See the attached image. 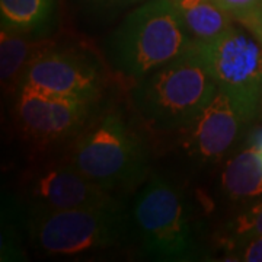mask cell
Segmentation results:
<instances>
[{"label": "cell", "mask_w": 262, "mask_h": 262, "mask_svg": "<svg viewBox=\"0 0 262 262\" xmlns=\"http://www.w3.org/2000/svg\"><path fill=\"white\" fill-rule=\"evenodd\" d=\"M214 2L232 18L236 19L237 16L244 15L245 12L255 8L261 0H214Z\"/></svg>", "instance_id": "cell-18"}, {"label": "cell", "mask_w": 262, "mask_h": 262, "mask_svg": "<svg viewBox=\"0 0 262 262\" xmlns=\"http://www.w3.org/2000/svg\"><path fill=\"white\" fill-rule=\"evenodd\" d=\"M237 20L242 27L252 32L255 38L262 44V0L251 10L245 12L244 15L234 19Z\"/></svg>", "instance_id": "cell-17"}, {"label": "cell", "mask_w": 262, "mask_h": 262, "mask_svg": "<svg viewBox=\"0 0 262 262\" xmlns=\"http://www.w3.org/2000/svg\"><path fill=\"white\" fill-rule=\"evenodd\" d=\"M217 91L191 44L184 54L136 82L131 99L136 113L150 128L185 130Z\"/></svg>", "instance_id": "cell-3"}, {"label": "cell", "mask_w": 262, "mask_h": 262, "mask_svg": "<svg viewBox=\"0 0 262 262\" xmlns=\"http://www.w3.org/2000/svg\"><path fill=\"white\" fill-rule=\"evenodd\" d=\"M133 222L144 252L166 261L192 258L195 241L191 214L181 191L165 177H151L139 191Z\"/></svg>", "instance_id": "cell-6"}, {"label": "cell", "mask_w": 262, "mask_h": 262, "mask_svg": "<svg viewBox=\"0 0 262 262\" xmlns=\"http://www.w3.org/2000/svg\"><path fill=\"white\" fill-rule=\"evenodd\" d=\"M192 48L220 91L230 96L245 122L262 106V44L252 32L232 25L219 37L194 41Z\"/></svg>", "instance_id": "cell-5"}, {"label": "cell", "mask_w": 262, "mask_h": 262, "mask_svg": "<svg viewBox=\"0 0 262 262\" xmlns=\"http://www.w3.org/2000/svg\"><path fill=\"white\" fill-rule=\"evenodd\" d=\"M53 46L51 41H34L31 35L9 28L0 32V77L8 91H18L24 73L34 57Z\"/></svg>", "instance_id": "cell-11"}, {"label": "cell", "mask_w": 262, "mask_h": 262, "mask_svg": "<svg viewBox=\"0 0 262 262\" xmlns=\"http://www.w3.org/2000/svg\"><path fill=\"white\" fill-rule=\"evenodd\" d=\"M24 192L31 214L115 203L111 191L86 178L64 158L29 170Z\"/></svg>", "instance_id": "cell-9"}, {"label": "cell", "mask_w": 262, "mask_h": 262, "mask_svg": "<svg viewBox=\"0 0 262 262\" xmlns=\"http://www.w3.org/2000/svg\"><path fill=\"white\" fill-rule=\"evenodd\" d=\"M192 42L172 0H147L110 35L105 51L114 72L136 83L184 54Z\"/></svg>", "instance_id": "cell-2"}, {"label": "cell", "mask_w": 262, "mask_h": 262, "mask_svg": "<svg viewBox=\"0 0 262 262\" xmlns=\"http://www.w3.org/2000/svg\"><path fill=\"white\" fill-rule=\"evenodd\" d=\"M16 92V121L20 133L41 150L73 140L91 118L95 105L28 84H20Z\"/></svg>", "instance_id": "cell-8"}, {"label": "cell", "mask_w": 262, "mask_h": 262, "mask_svg": "<svg viewBox=\"0 0 262 262\" xmlns=\"http://www.w3.org/2000/svg\"><path fill=\"white\" fill-rule=\"evenodd\" d=\"M128 219L113 204L31 214V234L38 249L54 256H79L113 248L127 233Z\"/></svg>", "instance_id": "cell-4"}, {"label": "cell", "mask_w": 262, "mask_h": 262, "mask_svg": "<svg viewBox=\"0 0 262 262\" xmlns=\"http://www.w3.org/2000/svg\"><path fill=\"white\" fill-rule=\"evenodd\" d=\"M222 189L230 200H249L262 195V153L256 144L242 150L226 163Z\"/></svg>", "instance_id": "cell-12"}, {"label": "cell", "mask_w": 262, "mask_h": 262, "mask_svg": "<svg viewBox=\"0 0 262 262\" xmlns=\"http://www.w3.org/2000/svg\"><path fill=\"white\" fill-rule=\"evenodd\" d=\"M64 159L88 179L113 191L140 182L149 166V151L121 110L110 106L91 115Z\"/></svg>", "instance_id": "cell-1"}, {"label": "cell", "mask_w": 262, "mask_h": 262, "mask_svg": "<svg viewBox=\"0 0 262 262\" xmlns=\"http://www.w3.org/2000/svg\"><path fill=\"white\" fill-rule=\"evenodd\" d=\"M84 3L92 5L95 8H105V9H113V8H124L133 3H137L140 0H83Z\"/></svg>", "instance_id": "cell-19"}, {"label": "cell", "mask_w": 262, "mask_h": 262, "mask_svg": "<svg viewBox=\"0 0 262 262\" xmlns=\"http://www.w3.org/2000/svg\"><path fill=\"white\" fill-rule=\"evenodd\" d=\"M20 84L96 103L106 80L99 60L84 48L50 46L29 61Z\"/></svg>", "instance_id": "cell-7"}, {"label": "cell", "mask_w": 262, "mask_h": 262, "mask_svg": "<svg viewBox=\"0 0 262 262\" xmlns=\"http://www.w3.org/2000/svg\"><path fill=\"white\" fill-rule=\"evenodd\" d=\"M234 256L239 261L262 262V236H253L234 242Z\"/></svg>", "instance_id": "cell-16"}, {"label": "cell", "mask_w": 262, "mask_h": 262, "mask_svg": "<svg viewBox=\"0 0 262 262\" xmlns=\"http://www.w3.org/2000/svg\"><path fill=\"white\" fill-rule=\"evenodd\" d=\"M244 122L230 96L219 89L184 130L188 151L204 162H217L233 146Z\"/></svg>", "instance_id": "cell-10"}, {"label": "cell", "mask_w": 262, "mask_h": 262, "mask_svg": "<svg viewBox=\"0 0 262 262\" xmlns=\"http://www.w3.org/2000/svg\"><path fill=\"white\" fill-rule=\"evenodd\" d=\"M54 0H0L2 27L37 37L50 25Z\"/></svg>", "instance_id": "cell-14"}, {"label": "cell", "mask_w": 262, "mask_h": 262, "mask_svg": "<svg viewBox=\"0 0 262 262\" xmlns=\"http://www.w3.org/2000/svg\"><path fill=\"white\" fill-rule=\"evenodd\" d=\"M194 41H208L223 34L233 18L214 0H172Z\"/></svg>", "instance_id": "cell-13"}, {"label": "cell", "mask_w": 262, "mask_h": 262, "mask_svg": "<svg viewBox=\"0 0 262 262\" xmlns=\"http://www.w3.org/2000/svg\"><path fill=\"white\" fill-rule=\"evenodd\" d=\"M230 236L239 242L253 236H262V201L249 207L230 223Z\"/></svg>", "instance_id": "cell-15"}, {"label": "cell", "mask_w": 262, "mask_h": 262, "mask_svg": "<svg viewBox=\"0 0 262 262\" xmlns=\"http://www.w3.org/2000/svg\"><path fill=\"white\" fill-rule=\"evenodd\" d=\"M253 144H256L262 153V130L258 131V133H256V136L253 137Z\"/></svg>", "instance_id": "cell-20"}]
</instances>
